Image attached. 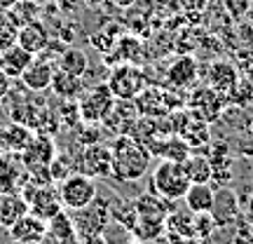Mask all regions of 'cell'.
Returning a JSON list of instances; mask_svg holds the SVG:
<instances>
[{
	"instance_id": "7",
	"label": "cell",
	"mask_w": 253,
	"mask_h": 244,
	"mask_svg": "<svg viewBox=\"0 0 253 244\" xmlns=\"http://www.w3.org/2000/svg\"><path fill=\"white\" fill-rule=\"evenodd\" d=\"M28 202V211L36 214L42 221L54 218L59 211H63L61 197H59V188H54V183H26L24 193H21Z\"/></svg>"
},
{
	"instance_id": "3",
	"label": "cell",
	"mask_w": 253,
	"mask_h": 244,
	"mask_svg": "<svg viewBox=\"0 0 253 244\" xmlns=\"http://www.w3.org/2000/svg\"><path fill=\"white\" fill-rule=\"evenodd\" d=\"M71 214H73L71 221H73L78 240L89 237V235H101L113 223L110 221V202L101 199L99 195H96V199L91 204H87V207H82V209H75Z\"/></svg>"
},
{
	"instance_id": "46",
	"label": "cell",
	"mask_w": 253,
	"mask_h": 244,
	"mask_svg": "<svg viewBox=\"0 0 253 244\" xmlns=\"http://www.w3.org/2000/svg\"><path fill=\"white\" fill-rule=\"evenodd\" d=\"M14 244H36V242H14Z\"/></svg>"
},
{
	"instance_id": "23",
	"label": "cell",
	"mask_w": 253,
	"mask_h": 244,
	"mask_svg": "<svg viewBox=\"0 0 253 244\" xmlns=\"http://www.w3.org/2000/svg\"><path fill=\"white\" fill-rule=\"evenodd\" d=\"M113 66L115 63H136V66H141L145 59V49L141 45V40L134 36H122L115 40V49H113Z\"/></svg>"
},
{
	"instance_id": "19",
	"label": "cell",
	"mask_w": 253,
	"mask_h": 244,
	"mask_svg": "<svg viewBox=\"0 0 253 244\" xmlns=\"http://www.w3.org/2000/svg\"><path fill=\"white\" fill-rule=\"evenodd\" d=\"M211 214L216 218L218 226H230L235 223L239 216V199L230 188H220L218 193H213V207Z\"/></svg>"
},
{
	"instance_id": "36",
	"label": "cell",
	"mask_w": 253,
	"mask_h": 244,
	"mask_svg": "<svg viewBox=\"0 0 253 244\" xmlns=\"http://www.w3.org/2000/svg\"><path fill=\"white\" fill-rule=\"evenodd\" d=\"M251 5H253V0H223V7H225V12L235 19V21L244 19L246 14H249Z\"/></svg>"
},
{
	"instance_id": "2",
	"label": "cell",
	"mask_w": 253,
	"mask_h": 244,
	"mask_svg": "<svg viewBox=\"0 0 253 244\" xmlns=\"http://www.w3.org/2000/svg\"><path fill=\"white\" fill-rule=\"evenodd\" d=\"M190 188V179L183 162H173V160H160V164L153 169V190L164 197L167 202H176L183 199L185 190Z\"/></svg>"
},
{
	"instance_id": "14",
	"label": "cell",
	"mask_w": 253,
	"mask_h": 244,
	"mask_svg": "<svg viewBox=\"0 0 253 244\" xmlns=\"http://www.w3.org/2000/svg\"><path fill=\"white\" fill-rule=\"evenodd\" d=\"M134 103L138 108V113L145 115V118H164V115L171 113V103H169L167 92L153 90V87H145L134 99Z\"/></svg>"
},
{
	"instance_id": "41",
	"label": "cell",
	"mask_w": 253,
	"mask_h": 244,
	"mask_svg": "<svg viewBox=\"0 0 253 244\" xmlns=\"http://www.w3.org/2000/svg\"><path fill=\"white\" fill-rule=\"evenodd\" d=\"M178 244H211V237H185L183 242H178Z\"/></svg>"
},
{
	"instance_id": "47",
	"label": "cell",
	"mask_w": 253,
	"mask_h": 244,
	"mask_svg": "<svg viewBox=\"0 0 253 244\" xmlns=\"http://www.w3.org/2000/svg\"><path fill=\"white\" fill-rule=\"evenodd\" d=\"M68 244H80V242H68Z\"/></svg>"
},
{
	"instance_id": "6",
	"label": "cell",
	"mask_w": 253,
	"mask_h": 244,
	"mask_svg": "<svg viewBox=\"0 0 253 244\" xmlns=\"http://www.w3.org/2000/svg\"><path fill=\"white\" fill-rule=\"evenodd\" d=\"M106 82H108L110 92L115 94V99H125V101H134L148 87L143 71L136 63H115L110 68V75Z\"/></svg>"
},
{
	"instance_id": "5",
	"label": "cell",
	"mask_w": 253,
	"mask_h": 244,
	"mask_svg": "<svg viewBox=\"0 0 253 244\" xmlns=\"http://www.w3.org/2000/svg\"><path fill=\"white\" fill-rule=\"evenodd\" d=\"M115 103V94L110 92L108 82L103 85H94L91 90H82L78 97V113L84 125H101L103 118L108 115V110Z\"/></svg>"
},
{
	"instance_id": "34",
	"label": "cell",
	"mask_w": 253,
	"mask_h": 244,
	"mask_svg": "<svg viewBox=\"0 0 253 244\" xmlns=\"http://www.w3.org/2000/svg\"><path fill=\"white\" fill-rule=\"evenodd\" d=\"M71 169H73V162L66 157V155H54V160L49 162V176H52V181L54 183H61L66 176H71Z\"/></svg>"
},
{
	"instance_id": "44",
	"label": "cell",
	"mask_w": 253,
	"mask_h": 244,
	"mask_svg": "<svg viewBox=\"0 0 253 244\" xmlns=\"http://www.w3.org/2000/svg\"><path fill=\"white\" fill-rule=\"evenodd\" d=\"M113 2H115L118 7H129V5H134L136 0H113Z\"/></svg>"
},
{
	"instance_id": "26",
	"label": "cell",
	"mask_w": 253,
	"mask_h": 244,
	"mask_svg": "<svg viewBox=\"0 0 253 244\" xmlns=\"http://www.w3.org/2000/svg\"><path fill=\"white\" fill-rule=\"evenodd\" d=\"M155 155H160L162 160H173V162H185L190 157V146L183 136H169L162 139L160 144L153 148Z\"/></svg>"
},
{
	"instance_id": "27",
	"label": "cell",
	"mask_w": 253,
	"mask_h": 244,
	"mask_svg": "<svg viewBox=\"0 0 253 244\" xmlns=\"http://www.w3.org/2000/svg\"><path fill=\"white\" fill-rule=\"evenodd\" d=\"M183 169L188 174L190 183H209L213 179V164L207 155H192L183 162Z\"/></svg>"
},
{
	"instance_id": "39",
	"label": "cell",
	"mask_w": 253,
	"mask_h": 244,
	"mask_svg": "<svg viewBox=\"0 0 253 244\" xmlns=\"http://www.w3.org/2000/svg\"><path fill=\"white\" fill-rule=\"evenodd\" d=\"M80 244H108V240H106V233H101V235H89V237H82V240H78Z\"/></svg>"
},
{
	"instance_id": "16",
	"label": "cell",
	"mask_w": 253,
	"mask_h": 244,
	"mask_svg": "<svg viewBox=\"0 0 253 244\" xmlns=\"http://www.w3.org/2000/svg\"><path fill=\"white\" fill-rule=\"evenodd\" d=\"M17 45L24 47L33 56L42 54L47 49V45H49V33H47V28L40 21H28V24H24V26L19 28Z\"/></svg>"
},
{
	"instance_id": "10",
	"label": "cell",
	"mask_w": 253,
	"mask_h": 244,
	"mask_svg": "<svg viewBox=\"0 0 253 244\" xmlns=\"http://www.w3.org/2000/svg\"><path fill=\"white\" fill-rule=\"evenodd\" d=\"M28 183V169L21 162V155H0V193H17Z\"/></svg>"
},
{
	"instance_id": "1",
	"label": "cell",
	"mask_w": 253,
	"mask_h": 244,
	"mask_svg": "<svg viewBox=\"0 0 253 244\" xmlns=\"http://www.w3.org/2000/svg\"><path fill=\"white\" fill-rule=\"evenodd\" d=\"M113 153V179L118 181H138L150 164V150L131 134L115 136L110 144Z\"/></svg>"
},
{
	"instance_id": "20",
	"label": "cell",
	"mask_w": 253,
	"mask_h": 244,
	"mask_svg": "<svg viewBox=\"0 0 253 244\" xmlns=\"http://www.w3.org/2000/svg\"><path fill=\"white\" fill-rule=\"evenodd\" d=\"M197 75H199V68H197V61L192 56H181L169 66L167 71V80L169 85L178 87V90H188L197 82Z\"/></svg>"
},
{
	"instance_id": "17",
	"label": "cell",
	"mask_w": 253,
	"mask_h": 244,
	"mask_svg": "<svg viewBox=\"0 0 253 244\" xmlns=\"http://www.w3.org/2000/svg\"><path fill=\"white\" fill-rule=\"evenodd\" d=\"M207 75H209V87L220 92L223 97H227L232 92V87L237 85L242 73L237 71V66L232 61H213Z\"/></svg>"
},
{
	"instance_id": "18",
	"label": "cell",
	"mask_w": 253,
	"mask_h": 244,
	"mask_svg": "<svg viewBox=\"0 0 253 244\" xmlns=\"http://www.w3.org/2000/svg\"><path fill=\"white\" fill-rule=\"evenodd\" d=\"M9 233L14 237V242H36L40 244L42 242V237L47 235V221L42 218H38L36 214H24V216L19 218L14 226L9 228Z\"/></svg>"
},
{
	"instance_id": "13",
	"label": "cell",
	"mask_w": 253,
	"mask_h": 244,
	"mask_svg": "<svg viewBox=\"0 0 253 244\" xmlns=\"http://www.w3.org/2000/svg\"><path fill=\"white\" fill-rule=\"evenodd\" d=\"M164 237L169 244H178L185 237H195V211H169L164 221Z\"/></svg>"
},
{
	"instance_id": "9",
	"label": "cell",
	"mask_w": 253,
	"mask_h": 244,
	"mask_svg": "<svg viewBox=\"0 0 253 244\" xmlns=\"http://www.w3.org/2000/svg\"><path fill=\"white\" fill-rule=\"evenodd\" d=\"M138 108H136L134 101H125V99H115L113 108L108 110V115L103 118V125L108 127L115 136L122 134H131L134 132L136 122H138Z\"/></svg>"
},
{
	"instance_id": "11",
	"label": "cell",
	"mask_w": 253,
	"mask_h": 244,
	"mask_svg": "<svg viewBox=\"0 0 253 244\" xmlns=\"http://www.w3.org/2000/svg\"><path fill=\"white\" fill-rule=\"evenodd\" d=\"M21 155V162L26 169H33V167H49V162L54 160L56 155V146L52 141L49 134H33L31 144L24 148Z\"/></svg>"
},
{
	"instance_id": "40",
	"label": "cell",
	"mask_w": 253,
	"mask_h": 244,
	"mask_svg": "<svg viewBox=\"0 0 253 244\" xmlns=\"http://www.w3.org/2000/svg\"><path fill=\"white\" fill-rule=\"evenodd\" d=\"M244 214L246 218H249V223L253 226V190L246 195V204H244Z\"/></svg>"
},
{
	"instance_id": "31",
	"label": "cell",
	"mask_w": 253,
	"mask_h": 244,
	"mask_svg": "<svg viewBox=\"0 0 253 244\" xmlns=\"http://www.w3.org/2000/svg\"><path fill=\"white\" fill-rule=\"evenodd\" d=\"M33 129L26 125V122H14V125H9L5 129V141H7V148L9 153H24V148L31 144V139H33Z\"/></svg>"
},
{
	"instance_id": "32",
	"label": "cell",
	"mask_w": 253,
	"mask_h": 244,
	"mask_svg": "<svg viewBox=\"0 0 253 244\" xmlns=\"http://www.w3.org/2000/svg\"><path fill=\"white\" fill-rule=\"evenodd\" d=\"M28 127L36 132V134H56V129L61 127L59 113H54L52 108H42V110H33V120H28Z\"/></svg>"
},
{
	"instance_id": "30",
	"label": "cell",
	"mask_w": 253,
	"mask_h": 244,
	"mask_svg": "<svg viewBox=\"0 0 253 244\" xmlns=\"http://www.w3.org/2000/svg\"><path fill=\"white\" fill-rule=\"evenodd\" d=\"M164 221L167 218H157V216H138L134 226V237L141 242H153L157 237L164 235Z\"/></svg>"
},
{
	"instance_id": "25",
	"label": "cell",
	"mask_w": 253,
	"mask_h": 244,
	"mask_svg": "<svg viewBox=\"0 0 253 244\" xmlns=\"http://www.w3.org/2000/svg\"><path fill=\"white\" fill-rule=\"evenodd\" d=\"M213 193H216V190L211 188L209 183H190V188L185 190V195H183L185 207H188L190 211H195V214H199V211H211V207H213Z\"/></svg>"
},
{
	"instance_id": "37",
	"label": "cell",
	"mask_w": 253,
	"mask_h": 244,
	"mask_svg": "<svg viewBox=\"0 0 253 244\" xmlns=\"http://www.w3.org/2000/svg\"><path fill=\"white\" fill-rule=\"evenodd\" d=\"M99 141H101V134H99V129H96V125L84 127L80 134H78V144L80 146H91V144H99Z\"/></svg>"
},
{
	"instance_id": "35",
	"label": "cell",
	"mask_w": 253,
	"mask_h": 244,
	"mask_svg": "<svg viewBox=\"0 0 253 244\" xmlns=\"http://www.w3.org/2000/svg\"><path fill=\"white\" fill-rule=\"evenodd\" d=\"M216 218L211 211H199L195 214V235L197 237H211L216 230Z\"/></svg>"
},
{
	"instance_id": "22",
	"label": "cell",
	"mask_w": 253,
	"mask_h": 244,
	"mask_svg": "<svg viewBox=\"0 0 253 244\" xmlns=\"http://www.w3.org/2000/svg\"><path fill=\"white\" fill-rule=\"evenodd\" d=\"M24 214H28V202L21 193H0V226L12 228Z\"/></svg>"
},
{
	"instance_id": "12",
	"label": "cell",
	"mask_w": 253,
	"mask_h": 244,
	"mask_svg": "<svg viewBox=\"0 0 253 244\" xmlns=\"http://www.w3.org/2000/svg\"><path fill=\"white\" fill-rule=\"evenodd\" d=\"M54 66L47 61L42 54H36L33 61L26 66V71L21 73V82L24 87L31 92H45L52 85V75H54Z\"/></svg>"
},
{
	"instance_id": "28",
	"label": "cell",
	"mask_w": 253,
	"mask_h": 244,
	"mask_svg": "<svg viewBox=\"0 0 253 244\" xmlns=\"http://www.w3.org/2000/svg\"><path fill=\"white\" fill-rule=\"evenodd\" d=\"M136 218H138V211H136V204L131 202V199L115 197L113 202H110V221L118 223L120 228L134 230Z\"/></svg>"
},
{
	"instance_id": "33",
	"label": "cell",
	"mask_w": 253,
	"mask_h": 244,
	"mask_svg": "<svg viewBox=\"0 0 253 244\" xmlns=\"http://www.w3.org/2000/svg\"><path fill=\"white\" fill-rule=\"evenodd\" d=\"M227 99L232 101V103H239V106H246V103H251L253 101V80L251 78H242L239 75V80L237 85L232 87V92L227 94Z\"/></svg>"
},
{
	"instance_id": "8",
	"label": "cell",
	"mask_w": 253,
	"mask_h": 244,
	"mask_svg": "<svg viewBox=\"0 0 253 244\" xmlns=\"http://www.w3.org/2000/svg\"><path fill=\"white\" fill-rule=\"evenodd\" d=\"M80 172L89 174L91 179H108L113 176V153H110V146L91 144L84 146L80 157Z\"/></svg>"
},
{
	"instance_id": "4",
	"label": "cell",
	"mask_w": 253,
	"mask_h": 244,
	"mask_svg": "<svg viewBox=\"0 0 253 244\" xmlns=\"http://www.w3.org/2000/svg\"><path fill=\"white\" fill-rule=\"evenodd\" d=\"M59 197L66 211H75L91 204L96 199V183L89 174L84 172H73L59 183Z\"/></svg>"
},
{
	"instance_id": "45",
	"label": "cell",
	"mask_w": 253,
	"mask_h": 244,
	"mask_svg": "<svg viewBox=\"0 0 253 244\" xmlns=\"http://www.w3.org/2000/svg\"><path fill=\"white\" fill-rule=\"evenodd\" d=\"M131 244H150V242H141V240H136V242H131Z\"/></svg>"
},
{
	"instance_id": "38",
	"label": "cell",
	"mask_w": 253,
	"mask_h": 244,
	"mask_svg": "<svg viewBox=\"0 0 253 244\" xmlns=\"http://www.w3.org/2000/svg\"><path fill=\"white\" fill-rule=\"evenodd\" d=\"M181 5L185 12H202L209 5V0H181Z\"/></svg>"
},
{
	"instance_id": "24",
	"label": "cell",
	"mask_w": 253,
	"mask_h": 244,
	"mask_svg": "<svg viewBox=\"0 0 253 244\" xmlns=\"http://www.w3.org/2000/svg\"><path fill=\"white\" fill-rule=\"evenodd\" d=\"M49 90L54 92L59 99H78L82 94V90H84V82H82V78H78V75H71V73L61 71V68H56L54 75H52V85H49Z\"/></svg>"
},
{
	"instance_id": "29",
	"label": "cell",
	"mask_w": 253,
	"mask_h": 244,
	"mask_svg": "<svg viewBox=\"0 0 253 244\" xmlns=\"http://www.w3.org/2000/svg\"><path fill=\"white\" fill-rule=\"evenodd\" d=\"M59 68L66 71V73H71V75L82 78L84 73L89 71V59L84 56L82 49H78V47H68V49H63L61 56H59Z\"/></svg>"
},
{
	"instance_id": "42",
	"label": "cell",
	"mask_w": 253,
	"mask_h": 244,
	"mask_svg": "<svg viewBox=\"0 0 253 244\" xmlns=\"http://www.w3.org/2000/svg\"><path fill=\"white\" fill-rule=\"evenodd\" d=\"M5 153H9V148H7V141H5V129H0V155Z\"/></svg>"
},
{
	"instance_id": "21",
	"label": "cell",
	"mask_w": 253,
	"mask_h": 244,
	"mask_svg": "<svg viewBox=\"0 0 253 244\" xmlns=\"http://www.w3.org/2000/svg\"><path fill=\"white\" fill-rule=\"evenodd\" d=\"M33 61V54L26 52L24 47H7L0 52V73L7 78H21V73L26 71V66Z\"/></svg>"
},
{
	"instance_id": "15",
	"label": "cell",
	"mask_w": 253,
	"mask_h": 244,
	"mask_svg": "<svg viewBox=\"0 0 253 244\" xmlns=\"http://www.w3.org/2000/svg\"><path fill=\"white\" fill-rule=\"evenodd\" d=\"M227 97H223L220 92L211 90V87H204V90H197L195 94H192L190 106H192V110H195V115H199L204 122H209V120L218 118V113H220V108H223V101Z\"/></svg>"
},
{
	"instance_id": "43",
	"label": "cell",
	"mask_w": 253,
	"mask_h": 244,
	"mask_svg": "<svg viewBox=\"0 0 253 244\" xmlns=\"http://www.w3.org/2000/svg\"><path fill=\"white\" fill-rule=\"evenodd\" d=\"M5 94H7V75L0 73V99H2Z\"/></svg>"
}]
</instances>
